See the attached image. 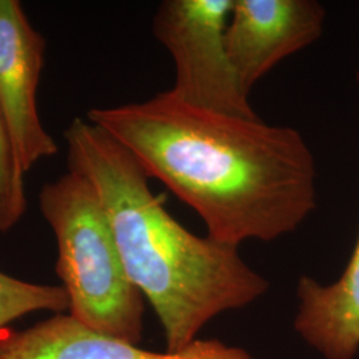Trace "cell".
<instances>
[{
  "label": "cell",
  "mask_w": 359,
  "mask_h": 359,
  "mask_svg": "<svg viewBox=\"0 0 359 359\" xmlns=\"http://www.w3.org/2000/svg\"><path fill=\"white\" fill-rule=\"evenodd\" d=\"M0 359H253L217 339H196L177 353H157L96 332L57 313L25 330L0 334Z\"/></svg>",
  "instance_id": "52a82bcc"
},
{
  "label": "cell",
  "mask_w": 359,
  "mask_h": 359,
  "mask_svg": "<svg viewBox=\"0 0 359 359\" xmlns=\"http://www.w3.org/2000/svg\"><path fill=\"white\" fill-rule=\"evenodd\" d=\"M25 176L0 114V233L11 231L26 213Z\"/></svg>",
  "instance_id": "30bf717a"
},
{
  "label": "cell",
  "mask_w": 359,
  "mask_h": 359,
  "mask_svg": "<svg viewBox=\"0 0 359 359\" xmlns=\"http://www.w3.org/2000/svg\"><path fill=\"white\" fill-rule=\"evenodd\" d=\"M87 120L191 206L221 244L277 240L317 205L316 160L292 127L197 108L169 90L92 108Z\"/></svg>",
  "instance_id": "6da1fadb"
},
{
  "label": "cell",
  "mask_w": 359,
  "mask_h": 359,
  "mask_svg": "<svg viewBox=\"0 0 359 359\" xmlns=\"http://www.w3.org/2000/svg\"><path fill=\"white\" fill-rule=\"evenodd\" d=\"M38 200L56 237V273L69 299V314L96 332L139 345L144 297L129 280L92 184L68 170L44 184Z\"/></svg>",
  "instance_id": "3957f363"
},
{
  "label": "cell",
  "mask_w": 359,
  "mask_h": 359,
  "mask_svg": "<svg viewBox=\"0 0 359 359\" xmlns=\"http://www.w3.org/2000/svg\"><path fill=\"white\" fill-rule=\"evenodd\" d=\"M44 53V38L29 23L22 4L0 0V114L25 173L59 152L41 124L36 103Z\"/></svg>",
  "instance_id": "5b68a950"
},
{
  "label": "cell",
  "mask_w": 359,
  "mask_h": 359,
  "mask_svg": "<svg viewBox=\"0 0 359 359\" xmlns=\"http://www.w3.org/2000/svg\"><path fill=\"white\" fill-rule=\"evenodd\" d=\"M40 310L55 314L69 310L65 287L27 283L0 271V332L11 322Z\"/></svg>",
  "instance_id": "9c48e42d"
},
{
  "label": "cell",
  "mask_w": 359,
  "mask_h": 359,
  "mask_svg": "<svg viewBox=\"0 0 359 359\" xmlns=\"http://www.w3.org/2000/svg\"><path fill=\"white\" fill-rule=\"evenodd\" d=\"M65 137L68 170L97 193L129 280L164 329L167 351H181L218 314L245 308L269 290L238 248L198 237L172 217L144 168L103 129L76 117Z\"/></svg>",
  "instance_id": "7a4b0ae2"
},
{
  "label": "cell",
  "mask_w": 359,
  "mask_h": 359,
  "mask_svg": "<svg viewBox=\"0 0 359 359\" xmlns=\"http://www.w3.org/2000/svg\"><path fill=\"white\" fill-rule=\"evenodd\" d=\"M294 327L326 359H351L359 348V236L341 278L322 285L302 276Z\"/></svg>",
  "instance_id": "ba28073f"
},
{
  "label": "cell",
  "mask_w": 359,
  "mask_h": 359,
  "mask_svg": "<svg viewBox=\"0 0 359 359\" xmlns=\"http://www.w3.org/2000/svg\"><path fill=\"white\" fill-rule=\"evenodd\" d=\"M233 0H164L154 15V34L176 67L169 92L197 108L258 117L231 65L225 32Z\"/></svg>",
  "instance_id": "277c9868"
},
{
  "label": "cell",
  "mask_w": 359,
  "mask_h": 359,
  "mask_svg": "<svg viewBox=\"0 0 359 359\" xmlns=\"http://www.w3.org/2000/svg\"><path fill=\"white\" fill-rule=\"evenodd\" d=\"M325 20L316 0H233L225 40L244 90L321 38Z\"/></svg>",
  "instance_id": "8992f818"
}]
</instances>
